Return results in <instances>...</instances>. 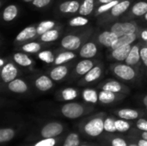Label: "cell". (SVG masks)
<instances>
[{
    "mask_svg": "<svg viewBox=\"0 0 147 146\" xmlns=\"http://www.w3.org/2000/svg\"><path fill=\"white\" fill-rule=\"evenodd\" d=\"M112 74L120 80L124 82H133L139 78L138 69L127 65L124 62H116L109 67Z\"/></svg>",
    "mask_w": 147,
    "mask_h": 146,
    "instance_id": "obj_1",
    "label": "cell"
},
{
    "mask_svg": "<svg viewBox=\"0 0 147 146\" xmlns=\"http://www.w3.org/2000/svg\"><path fill=\"white\" fill-rule=\"evenodd\" d=\"M91 31H86L80 34H68L64 36L60 40V46L67 51H78L81 46L88 40V38L90 36Z\"/></svg>",
    "mask_w": 147,
    "mask_h": 146,
    "instance_id": "obj_2",
    "label": "cell"
},
{
    "mask_svg": "<svg viewBox=\"0 0 147 146\" xmlns=\"http://www.w3.org/2000/svg\"><path fill=\"white\" fill-rule=\"evenodd\" d=\"M133 0H121L109 12L99 17L100 23H109V22H113L115 19L122 16L130 9Z\"/></svg>",
    "mask_w": 147,
    "mask_h": 146,
    "instance_id": "obj_3",
    "label": "cell"
},
{
    "mask_svg": "<svg viewBox=\"0 0 147 146\" xmlns=\"http://www.w3.org/2000/svg\"><path fill=\"white\" fill-rule=\"evenodd\" d=\"M108 29L117 34L118 37L124 34L141 33V28L138 25V22L134 21H124L116 22L110 25H108Z\"/></svg>",
    "mask_w": 147,
    "mask_h": 146,
    "instance_id": "obj_4",
    "label": "cell"
},
{
    "mask_svg": "<svg viewBox=\"0 0 147 146\" xmlns=\"http://www.w3.org/2000/svg\"><path fill=\"white\" fill-rule=\"evenodd\" d=\"M85 107L78 102H67L61 107L62 114L68 119H78L84 114Z\"/></svg>",
    "mask_w": 147,
    "mask_h": 146,
    "instance_id": "obj_5",
    "label": "cell"
},
{
    "mask_svg": "<svg viewBox=\"0 0 147 146\" xmlns=\"http://www.w3.org/2000/svg\"><path fill=\"white\" fill-rule=\"evenodd\" d=\"M147 13V1L141 0L133 4L122 16L123 21H129L134 18H140Z\"/></svg>",
    "mask_w": 147,
    "mask_h": 146,
    "instance_id": "obj_6",
    "label": "cell"
},
{
    "mask_svg": "<svg viewBox=\"0 0 147 146\" xmlns=\"http://www.w3.org/2000/svg\"><path fill=\"white\" fill-rule=\"evenodd\" d=\"M104 71V65L103 64L98 62L88 73H86L82 78L79 80L78 84L79 85H86V84H91L97 80H99Z\"/></svg>",
    "mask_w": 147,
    "mask_h": 146,
    "instance_id": "obj_7",
    "label": "cell"
},
{
    "mask_svg": "<svg viewBox=\"0 0 147 146\" xmlns=\"http://www.w3.org/2000/svg\"><path fill=\"white\" fill-rule=\"evenodd\" d=\"M84 129L89 136L97 137L104 130V120L100 117L93 118L85 124Z\"/></svg>",
    "mask_w": 147,
    "mask_h": 146,
    "instance_id": "obj_8",
    "label": "cell"
},
{
    "mask_svg": "<svg viewBox=\"0 0 147 146\" xmlns=\"http://www.w3.org/2000/svg\"><path fill=\"white\" fill-rule=\"evenodd\" d=\"M99 52V44L93 40H88L79 49V57L82 59H94Z\"/></svg>",
    "mask_w": 147,
    "mask_h": 146,
    "instance_id": "obj_9",
    "label": "cell"
},
{
    "mask_svg": "<svg viewBox=\"0 0 147 146\" xmlns=\"http://www.w3.org/2000/svg\"><path fill=\"white\" fill-rule=\"evenodd\" d=\"M18 75L19 70L16 66V63L6 62L5 65L1 67V79L4 83H9V82L17 78Z\"/></svg>",
    "mask_w": 147,
    "mask_h": 146,
    "instance_id": "obj_10",
    "label": "cell"
},
{
    "mask_svg": "<svg viewBox=\"0 0 147 146\" xmlns=\"http://www.w3.org/2000/svg\"><path fill=\"white\" fill-rule=\"evenodd\" d=\"M99 89L102 90L111 91L118 94H125L129 92V88L124 83L113 79H109L99 85Z\"/></svg>",
    "mask_w": 147,
    "mask_h": 146,
    "instance_id": "obj_11",
    "label": "cell"
},
{
    "mask_svg": "<svg viewBox=\"0 0 147 146\" xmlns=\"http://www.w3.org/2000/svg\"><path fill=\"white\" fill-rule=\"evenodd\" d=\"M64 130V127L62 124L59 122L53 121L46 124L41 131H40V135L43 139H49V138H55L59 136V134L62 133Z\"/></svg>",
    "mask_w": 147,
    "mask_h": 146,
    "instance_id": "obj_12",
    "label": "cell"
},
{
    "mask_svg": "<svg viewBox=\"0 0 147 146\" xmlns=\"http://www.w3.org/2000/svg\"><path fill=\"white\" fill-rule=\"evenodd\" d=\"M38 36L36 26L30 25L26 28H24L21 32L18 33V34L16 36L15 42L16 44H24L27 41H31L34 40Z\"/></svg>",
    "mask_w": 147,
    "mask_h": 146,
    "instance_id": "obj_13",
    "label": "cell"
},
{
    "mask_svg": "<svg viewBox=\"0 0 147 146\" xmlns=\"http://www.w3.org/2000/svg\"><path fill=\"white\" fill-rule=\"evenodd\" d=\"M98 62L99 61H96V60H95L93 59H83L75 66V69L73 71V76H74V77H84Z\"/></svg>",
    "mask_w": 147,
    "mask_h": 146,
    "instance_id": "obj_14",
    "label": "cell"
},
{
    "mask_svg": "<svg viewBox=\"0 0 147 146\" xmlns=\"http://www.w3.org/2000/svg\"><path fill=\"white\" fill-rule=\"evenodd\" d=\"M117 39H118L117 34L109 29L100 32L96 36V40L100 46L109 49L111 48V46H113V44Z\"/></svg>",
    "mask_w": 147,
    "mask_h": 146,
    "instance_id": "obj_15",
    "label": "cell"
},
{
    "mask_svg": "<svg viewBox=\"0 0 147 146\" xmlns=\"http://www.w3.org/2000/svg\"><path fill=\"white\" fill-rule=\"evenodd\" d=\"M140 48H141V43H134L133 44L132 49L127 57L124 63L127 65H129L136 69H138L140 66L141 62V57H140Z\"/></svg>",
    "mask_w": 147,
    "mask_h": 146,
    "instance_id": "obj_16",
    "label": "cell"
},
{
    "mask_svg": "<svg viewBox=\"0 0 147 146\" xmlns=\"http://www.w3.org/2000/svg\"><path fill=\"white\" fill-rule=\"evenodd\" d=\"M133 45H127L124 46L118 47L116 49L111 50V52L109 56V59L110 60H113L115 62H124L128 56Z\"/></svg>",
    "mask_w": 147,
    "mask_h": 146,
    "instance_id": "obj_17",
    "label": "cell"
},
{
    "mask_svg": "<svg viewBox=\"0 0 147 146\" xmlns=\"http://www.w3.org/2000/svg\"><path fill=\"white\" fill-rule=\"evenodd\" d=\"M140 34L141 33L129 34H124L122 36L118 37V39L115 41V43L111 46L110 50H114V49H116L121 46L134 44L136 42V40L140 37Z\"/></svg>",
    "mask_w": 147,
    "mask_h": 146,
    "instance_id": "obj_18",
    "label": "cell"
},
{
    "mask_svg": "<svg viewBox=\"0 0 147 146\" xmlns=\"http://www.w3.org/2000/svg\"><path fill=\"white\" fill-rule=\"evenodd\" d=\"M34 83L35 88L41 92H47L53 87V80L48 75L45 74L37 77Z\"/></svg>",
    "mask_w": 147,
    "mask_h": 146,
    "instance_id": "obj_19",
    "label": "cell"
},
{
    "mask_svg": "<svg viewBox=\"0 0 147 146\" xmlns=\"http://www.w3.org/2000/svg\"><path fill=\"white\" fill-rule=\"evenodd\" d=\"M81 3L78 0H67L62 2L58 9L61 14H76L78 13Z\"/></svg>",
    "mask_w": 147,
    "mask_h": 146,
    "instance_id": "obj_20",
    "label": "cell"
},
{
    "mask_svg": "<svg viewBox=\"0 0 147 146\" xmlns=\"http://www.w3.org/2000/svg\"><path fill=\"white\" fill-rule=\"evenodd\" d=\"M69 72V66L66 65H55L48 72V76L55 82L61 81L64 79Z\"/></svg>",
    "mask_w": 147,
    "mask_h": 146,
    "instance_id": "obj_21",
    "label": "cell"
},
{
    "mask_svg": "<svg viewBox=\"0 0 147 146\" xmlns=\"http://www.w3.org/2000/svg\"><path fill=\"white\" fill-rule=\"evenodd\" d=\"M12 59L14 60V62L22 66V67H31L34 65V60L28 56V54L27 52H16L15 53H13L12 55Z\"/></svg>",
    "mask_w": 147,
    "mask_h": 146,
    "instance_id": "obj_22",
    "label": "cell"
},
{
    "mask_svg": "<svg viewBox=\"0 0 147 146\" xmlns=\"http://www.w3.org/2000/svg\"><path fill=\"white\" fill-rule=\"evenodd\" d=\"M7 84H8L9 90L16 94H23L28 90V86L27 83L22 78L17 77Z\"/></svg>",
    "mask_w": 147,
    "mask_h": 146,
    "instance_id": "obj_23",
    "label": "cell"
},
{
    "mask_svg": "<svg viewBox=\"0 0 147 146\" xmlns=\"http://www.w3.org/2000/svg\"><path fill=\"white\" fill-rule=\"evenodd\" d=\"M122 97V94L114 93L107 90H101L98 93L99 102L102 104H111Z\"/></svg>",
    "mask_w": 147,
    "mask_h": 146,
    "instance_id": "obj_24",
    "label": "cell"
},
{
    "mask_svg": "<svg viewBox=\"0 0 147 146\" xmlns=\"http://www.w3.org/2000/svg\"><path fill=\"white\" fill-rule=\"evenodd\" d=\"M96 6V0H83L80 5V9L78 10V15L83 16H90L91 15Z\"/></svg>",
    "mask_w": 147,
    "mask_h": 146,
    "instance_id": "obj_25",
    "label": "cell"
},
{
    "mask_svg": "<svg viewBox=\"0 0 147 146\" xmlns=\"http://www.w3.org/2000/svg\"><path fill=\"white\" fill-rule=\"evenodd\" d=\"M18 12H19L18 7L16 4H9L3 9V14H2V18L6 22H12L18 15Z\"/></svg>",
    "mask_w": 147,
    "mask_h": 146,
    "instance_id": "obj_26",
    "label": "cell"
},
{
    "mask_svg": "<svg viewBox=\"0 0 147 146\" xmlns=\"http://www.w3.org/2000/svg\"><path fill=\"white\" fill-rule=\"evenodd\" d=\"M61 28H54L48 30L42 35L39 36V40L43 43H51L59 39L61 33Z\"/></svg>",
    "mask_w": 147,
    "mask_h": 146,
    "instance_id": "obj_27",
    "label": "cell"
},
{
    "mask_svg": "<svg viewBox=\"0 0 147 146\" xmlns=\"http://www.w3.org/2000/svg\"><path fill=\"white\" fill-rule=\"evenodd\" d=\"M76 53L72 51H67L65 50L61 52H59L54 60V63L53 64L54 66L55 65H65L66 63L71 61L72 59H74L76 58Z\"/></svg>",
    "mask_w": 147,
    "mask_h": 146,
    "instance_id": "obj_28",
    "label": "cell"
},
{
    "mask_svg": "<svg viewBox=\"0 0 147 146\" xmlns=\"http://www.w3.org/2000/svg\"><path fill=\"white\" fill-rule=\"evenodd\" d=\"M116 114L119 118L126 120H136L140 116V112L132 108H122L116 112Z\"/></svg>",
    "mask_w": 147,
    "mask_h": 146,
    "instance_id": "obj_29",
    "label": "cell"
},
{
    "mask_svg": "<svg viewBox=\"0 0 147 146\" xmlns=\"http://www.w3.org/2000/svg\"><path fill=\"white\" fill-rule=\"evenodd\" d=\"M43 46L41 45V43L34 41V40H31L29 42H26L24 44H22L21 46V51L27 52V53H38L39 52L41 51Z\"/></svg>",
    "mask_w": 147,
    "mask_h": 146,
    "instance_id": "obj_30",
    "label": "cell"
},
{
    "mask_svg": "<svg viewBox=\"0 0 147 146\" xmlns=\"http://www.w3.org/2000/svg\"><path fill=\"white\" fill-rule=\"evenodd\" d=\"M121 0H114L112 2L107 3H102L100 4L98 6H96L95 11H94V16L95 17H100L102 15H103L104 14H106L107 12H109L115 5H116Z\"/></svg>",
    "mask_w": 147,
    "mask_h": 146,
    "instance_id": "obj_31",
    "label": "cell"
},
{
    "mask_svg": "<svg viewBox=\"0 0 147 146\" xmlns=\"http://www.w3.org/2000/svg\"><path fill=\"white\" fill-rule=\"evenodd\" d=\"M58 26V23L55 21L52 20H46L40 22L37 26H36V30H37V34L38 36L42 35L46 32H47L50 29H53Z\"/></svg>",
    "mask_w": 147,
    "mask_h": 146,
    "instance_id": "obj_32",
    "label": "cell"
},
{
    "mask_svg": "<svg viewBox=\"0 0 147 146\" xmlns=\"http://www.w3.org/2000/svg\"><path fill=\"white\" fill-rule=\"evenodd\" d=\"M82 97L83 99L90 103L96 104L97 102H99L98 99V93L96 89H85L82 92Z\"/></svg>",
    "mask_w": 147,
    "mask_h": 146,
    "instance_id": "obj_33",
    "label": "cell"
},
{
    "mask_svg": "<svg viewBox=\"0 0 147 146\" xmlns=\"http://www.w3.org/2000/svg\"><path fill=\"white\" fill-rule=\"evenodd\" d=\"M37 58L40 61L44 62L45 64L52 65L54 63L56 57H55L53 52H52L50 50H41L40 52H39L37 53Z\"/></svg>",
    "mask_w": 147,
    "mask_h": 146,
    "instance_id": "obj_34",
    "label": "cell"
},
{
    "mask_svg": "<svg viewBox=\"0 0 147 146\" xmlns=\"http://www.w3.org/2000/svg\"><path fill=\"white\" fill-rule=\"evenodd\" d=\"M78 96V92L74 88L63 89L59 93V97L63 101H72L76 99Z\"/></svg>",
    "mask_w": 147,
    "mask_h": 146,
    "instance_id": "obj_35",
    "label": "cell"
},
{
    "mask_svg": "<svg viewBox=\"0 0 147 146\" xmlns=\"http://www.w3.org/2000/svg\"><path fill=\"white\" fill-rule=\"evenodd\" d=\"M90 22V20L87 18V16H83V15H78L71 18L67 24L71 27V28H80V27H84Z\"/></svg>",
    "mask_w": 147,
    "mask_h": 146,
    "instance_id": "obj_36",
    "label": "cell"
},
{
    "mask_svg": "<svg viewBox=\"0 0 147 146\" xmlns=\"http://www.w3.org/2000/svg\"><path fill=\"white\" fill-rule=\"evenodd\" d=\"M15 136V131L11 128H2L0 130V143L10 141Z\"/></svg>",
    "mask_w": 147,
    "mask_h": 146,
    "instance_id": "obj_37",
    "label": "cell"
},
{
    "mask_svg": "<svg viewBox=\"0 0 147 146\" xmlns=\"http://www.w3.org/2000/svg\"><path fill=\"white\" fill-rule=\"evenodd\" d=\"M80 140L78 135L77 133H70L66 137L63 146H78Z\"/></svg>",
    "mask_w": 147,
    "mask_h": 146,
    "instance_id": "obj_38",
    "label": "cell"
},
{
    "mask_svg": "<svg viewBox=\"0 0 147 146\" xmlns=\"http://www.w3.org/2000/svg\"><path fill=\"white\" fill-rule=\"evenodd\" d=\"M115 120L112 117H108L104 120V131L108 133H115L116 132V126H115Z\"/></svg>",
    "mask_w": 147,
    "mask_h": 146,
    "instance_id": "obj_39",
    "label": "cell"
},
{
    "mask_svg": "<svg viewBox=\"0 0 147 146\" xmlns=\"http://www.w3.org/2000/svg\"><path fill=\"white\" fill-rule=\"evenodd\" d=\"M115 126H116V130L120 133H126L131 127L130 124L127 121H126V120H123V119L116 120H115Z\"/></svg>",
    "mask_w": 147,
    "mask_h": 146,
    "instance_id": "obj_40",
    "label": "cell"
},
{
    "mask_svg": "<svg viewBox=\"0 0 147 146\" xmlns=\"http://www.w3.org/2000/svg\"><path fill=\"white\" fill-rule=\"evenodd\" d=\"M56 144V140L54 138H49V139H44L39 142H37L34 146H54Z\"/></svg>",
    "mask_w": 147,
    "mask_h": 146,
    "instance_id": "obj_41",
    "label": "cell"
},
{
    "mask_svg": "<svg viewBox=\"0 0 147 146\" xmlns=\"http://www.w3.org/2000/svg\"><path fill=\"white\" fill-rule=\"evenodd\" d=\"M140 57L142 64L147 67V45L146 43H141L140 48Z\"/></svg>",
    "mask_w": 147,
    "mask_h": 146,
    "instance_id": "obj_42",
    "label": "cell"
},
{
    "mask_svg": "<svg viewBox=\"0 0 147 146\" xmlns=\"http://www.w3.org/2000/svg\"><path fill=\"white\" fill-rule=\"evenodd\" d=\"M52 0H34L31 3L34 7L38 8V9H42L47 7Z\"/></svg>",
    "mask_w": 147,
    "mask_h": 146,
    "instance_id": "obj_43",
    "label": "cell"
},
{
    "mask_svg": "<svg viewBox=\"0 0 147 146\" xmlns=\"http://www.w3.org/2000/svg\"><path fill=\"white\" fill-rule=\"evenodd\" d=\"M136 127L143 132H147V120L139 119L136 122Z\"/></svg>",
    "mask_w": 147,
    "mask_h": 146,
    "instance_id": "obj_44",
    "label": "cell"
},
{
    "mask_svg": "<svg viewBox=\"0 0 147 146\" xmlns=\"http://www.w3.org/2000/svg\"><path fill=\"white\" fill-rule=\"evenodd\" d=\"M111 146H128L127 142L121 138H115L111 141Z\"/></svg>",
    "mask_w": 147,
    "mask_h": 146,
    "instance_id": "obj_45",
    "label": "cell"
},
{
    "mask_svg": "<svg viewBox=\"0 0 147 146\" xmlns=\"http://www.w3.org/2000/svg\"><path fill=\"white\" fill-rule=\"evenodd\" d=\"M140 37L144 41H147V30H143L140 34Z\"/></svg>",
    "mask_w": 147,
    "mask_h": 146,
    "instance_id": "obj_46",
    "label": "cell"
},
{
    "mask_svg": "<svg viewBox=\"0 0 147 146\" xmlns=\"http://www.w3.org/2000/svg\"><path fill=\"white\" fill-rule=\"evenodd\" d=\"M112 1H114V0H96V6L102 4V3H109Z\"/></svg>",
    "mask_w": 147,
    "mask_h": 146,
    "instance_id": "obj_47",
    "label": "cell"
},
{
    "mask_svg": "<svg viewBox=\"0 0 147 146\" xmlns=\"http://www.w3.org/2000/svg\"><path fill=\"white\" fill-rule=\"evenodd\" d=\"M138 145L139 146H147V140L146 139H140V140L139 141V143H138Z\"/></svg>",
    "mask_w": 147,
    "mask_h": 146,
    "instance_id": "obj_48",
    "label": "cell"
},
{
    "mask_svg": "<svg viewBox=\"0 0 147 146\" xmlns=\"http://www.w3.org/2000/svg\"><path fill=\"white\" fill-rule=\"evenodd\" d=\"M140 21L144 23H147V13L142 17H140Z\"/></svg>",
    "mask_w": 147,
    "mask_h": 146,
    "instance_id": "obj_49",
    "label": "cell"
},
{
    "mask_svg": "<svg viewBox=\"0 0 147 146\" xmlns=\"http://www.w3.org/2000/svg\"><path fill=\"white\" fill-rule=\"evenodd\" d=\"M142 102H143V104H144V106L146 107L147 108V95H146L144 97H143V99H142Z\"/></svg>",
    "mask_w": 147,
    "mask_h": 146,
    "instance_id": "obj_50",
    "label": "cell"
},
{
    "mask_svg": "<svg viewBox=\"0 0 147 146\" xmlns=\"http://www.w3.org/2000/svg\"><path fill=\"white\" fill-rule=\"evenodd\" d=\"M141 137H142V139L147 140V132H143L142 134H141Z\"/></svg>",
    "mask_w": 147,
    "mask_h": 146,
    "instance_id": "obj_51",
    "label": "cell"
},
{
    "mask_svg": "<svg viewBox=\"0 0 147 146\" xmlns=\"http://www.w3.org/2000/svg\"><path fill=\"white\" fill-rule=\"evenodd\" d=\"M4 65H5V64H4V59H0V66L3 67Z\"/></svg>",
    "mask_w": 147,
    "mask_h": 146,
    "instance_id": "obj_52",
    "label": "cell"
},
{
    "mask_svg": "<svg viewBox=\"0 0 147 146\" xmlns=\"http://www.w3.org/2000/svg\"><path fill=\"white\" fill-rule=\"evenodd\" d=\"M23 2H25V3H32L34 0H22Z\"/></svg>",
    "mask_w": 147,
    "mask_h": 146,
    "instance_id": "obj_53",
    "label": "cell"
},
{
    "mask_svg": "<svg viewBox=\"0 0 147 146\" xmlns=\"http://www.w3.org/2000/svg\"><path fill=\"white\" fill-rule=\"evenodd\" d=\"M128 146H139V145H134V144H131L130 145H128Z\"/></svg>",
    "mask_w": 147,
    "mask_h": 146,
    "instance_id": "obj_54",
    "label": "cell"
},
{
    "mask_svg": "<svg viewBox=\"0 0 147 146\" xmlns=\"http://www.w3.org/2000/svg\"><path fill=\"white\" fill-rule=\"evenodd\" d=\"M81 146H88V145H81Z\"/></svg>",
    "mask_w": 147,
    "mask_h": 146,
    "instance_id": "obj_55",
    "label": "cell"
},
{
    "mask_svg": "<svg viewBox=\"0 0 147 146\" xmlns=\"http://www.w3.org/2000/svg\"><path fill=\"white\" fill-rule=\"evenodd\" d=\"M146 74H147V71H146Z\"/></svg>",
    "mask_w": 147,
    "mask_h": 146,
    "instance_id": "obj_56",
    "label": "cell"
}]
</instances>
